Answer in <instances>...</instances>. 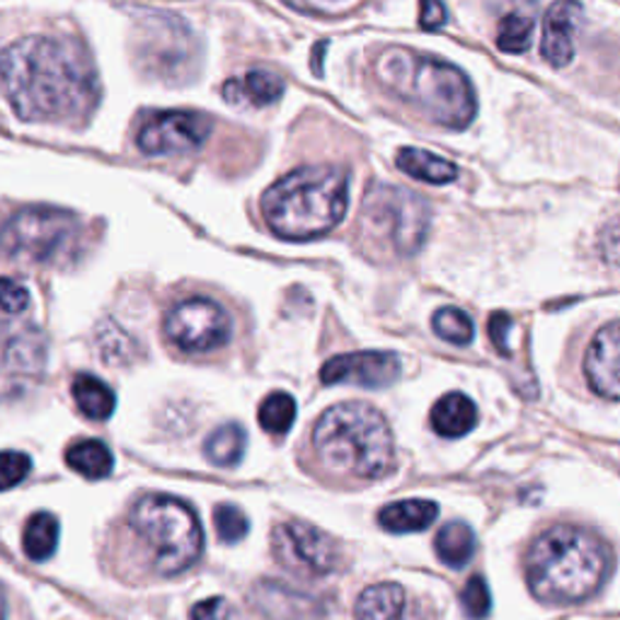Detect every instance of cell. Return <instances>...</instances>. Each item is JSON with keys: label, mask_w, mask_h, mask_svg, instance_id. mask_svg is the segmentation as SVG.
I'll use <instances>...</instances> for the list:
<instances>
[{"label": "cell", "mask_w": 620, "mask_h": 620, "mask_svg": "<svg viewBox=\"0 0 620 620\" xmlns=\"http://www.w3.org/2000/svg\"><path fill=\"white\" fill-rule=\"evenodd\" d=\"M272 552L279 565L303 580H320L342 568V548L323 528L284 522L272 531Z\"/></svg>", "instance_id": "9c48e42d"}, {"label": "cell", "mask_w": 620, "mask_h": 620, "mask_svg": "<svg viewBox=\"0 0 620 620\" xmlns=\"http://www.w3.org/2000/svg\"><path fill=\"white\" fill-rule=\"evenodd\" d=\"M5 618H8V606H5L3 589H0V620H5Z\"/></svg>", "instance_id": "8d00e7d4"}, {"label": "cell", "mask_w": 620, "mask_h": 620, "mask_svg": "<svg viewBox=\"0 0 620 620\" xmlns=\"http://www.w3.org/2000/svg\"><path fill=\"white\" fill-rule=\"evenodd\" d=\"M460 606H464V613L470 620H484L490 616L492 611L490 586L480 574H472V577L466 582L464 594H460Z\"/></svg>", "instance_id": "f546056e"}, {"label": "cell", "mask_w": 620, "mask_h": 620, "mask_svg": "<svg viewBox=\"0 0 620 620\" xmlns=\"http://www.w3.org/2000/svg\"><path fill=\"white\" fill-rule=\"evenodd\" d=\"M286 5L313 15H344L364 3V0H284Z\"/></svg>", "instance_id": "1f68e13d"}, {"label": "cell", "mask_w": 620, "mask_h": 620, "mask_svg": "<svg viewBox=\"0 0 620 620\" xmlns=\"http://www.w3.org/2000/svg\"><path fill=\"white\" fill-rule=\"evenodd\" d=\"M434 332L442 337V340L456 344V347H466L470 344L472 335H476V328H472V320L460 308H442L434 313Z\"/></svg>", "instance_id": "83f0119b"}, {"label": "cell", "mask_w": 620, "mask_h": 620, "mask_svg": "<svg viewBox=\"0 0 620 620\" xmlns=\"http://www.w3.org/2000/svg\"><path fill=\"white\" fill-rule=\"evenodd\" d=\"M446 22V8L442 0H420V25L424 30H438Z\"/></svg>", "instance_id": "d590c367"}, {"label": "cell", "mask_w": 620, "mask_h": 620, "mask_svg": "<svg viewBox=\"0 0 620 620\" xmlns=\"http://www.w3.org/2000/svg\"><path fill=\"white\" fill-rule=\"evenodd\" d=\"M408 596L396 582H381L359 594L354 606L356 620H402Z\"/></svg>", "instance_id": "d6986e66"}, {"label": "cell", "mask_w": 620, "mask_h": 620, "mask_svg": "<svg viewBox=\"0 0 620 620\" xmlns=\"http://www.w3.org/2000/svg\"><path fill=\"white\" fill-rule=\"evenodd\" d=\"M611 550L589 528L560 524L540 534L526 552V582L538 601L582 604L601 589Z\"/></svg>", "instance_id": "7a4b0ae2"}, {"label": "cell", "mask_w": 620, "mask_h": 620, "mask_svg": "<svg viewBox=\"0 0 620 620\" xmlns=\"http://www.w3.org/2000/svg\"><path fill=\"white\" fill-rule=\"evenodd\" d=\"M165 335L183 352H213L233 335V320L217 301L187 299L167 313Z\"/></svg>", "instance_id": "30bf717a"}, {"label": "cell", "mask_w": 620, "mask_h": 620, "mask_svg": "<svg viewBox=\"0 0 620 620\" xmlns=\"http://www.w3.org/2000/svg\"><path fill=\"white\" fill-rule=\"evenodd\" d=\"M81 221L66 209L30 207L0 225V253L30 265H54L71 255Z\"/></svg>", "instance_id": "ba28073f"}, {"label": "cell", "mask_w": 620, "mask_h": 620, "mask_svg": "<svg viewBox=\"0 0 620 620\" xmlns=\"http://www.w3.org/2000/svg\"><path fill=\"white\" fill-rule=\"evenodd\" d=\"M191 620H235V613L229 601L217 596V599L199 601L191 608Z\"/></svg>", "instance_id": "e575fe53"}, {"label": "cell", "mask_w": 620, "mask_h": 620, "mask_svg": "<svg viewBox=\"0 0 620 620\" xmlns=\"http://www.w3.org/2000/svg\"><path fill=\"white\" fill-rule=\"evenodd\" d=\"M284 95V81L272 71L253 69L243 78H233L223 85V97L233 105H255V107H269L274 105Z\"/></svg>", "instance_id": "2e32d148"}, {"label": "cell", "mask_w": 620, "mask_h": 620, "mask_svg": "<svg viewBox=\"0 0 620 620\" xmlns=\"http://www.w3.org/2000/svg\"><path fill=\"white\" fill-rule=\"evenodd\" d=\"M434 548L444 565L460 570L476 555V534H472V528L464 522H451L436 534Z\"/></svg>", "instance_id": "7402d4cb"}, {"label": "cell", "mask_w": 620, "mask_h": 620, "mask_svg": "<svg viewBox=\"0 0 620 620\" xmlns=\"http://www.w3.org/2000/svg\"><path fill=\"white\" fill-rule=\"evenodd\" d=\"M512 330H514V323L506 313H494L490 318L488 332H490V340H492L494 349H498L500 354H506V356L512 354V344H510Z\"/></svg>", "instance_id": "836d02e7"}, {"label": "cell", "mask_w": 620, "mask_h": 620, "mask_svg": "<svg viewBox=\"0 0 620 620\" xmlns=\"http://www.w3.org/2000/svg\"><path fill=\"white\" fill-rule=\"evenodd\" d=\"M131 528L153 552V565L163 577L189 570L204 550V531L197 514L171 494H145L131 510Z\"/></svg>", "instance_id": "8992f818"}, {"label": "cell", "mask_w": 620, "mask_h": 620, "mask_svg": "<svg viewBox=\"0 0 620 620\" xmlns=\"http://www.w3.org/2000/svg\"><path fill=\"white\" fill-rule=\"evenodd\" d=\"M32 460L22 451H0V492L13 490L30 476Z\"/></svg>", "instance_id": "4dcf8cb0"}, {"label": "cell", "mask_w": 620, "mask_h": 620, "mask_svg": "<svg viewBox=\"0 0 620 620\" xmlns=\"http://www.w3.org/2000/svg\"><path fill=\"white\" fill-rule=\"evenodd\" d=\"M438 518V504L430 500H408L383 506L378 524L388 534H420Z\"/></svg>", "instance_id": "ac0fdd59"}, {"label": "cell", "mask_w": 620, "mask_h": 620, "mask_svg": "<svg viewBox=\"0 0 620 620\" xmlns=\"http://www.w3.org/2000/svg\"><path fill=\"white\" fill-rule=\"evenodd\" d=\"M402 374L400 356L393 352H354L330 359L320 369V381L325 386H349L381 390L396 383Z\"/></svg>", "instance_id": "7c38bea8"}, {"label": "cell", "mask_w": 620, "mask_h": 620, "mask_svg": "<svg viewBox=\"0 0 620 620\" xmlns=\"http://www.w3.org/2000/svg\"><path fill=\"white\" fill-rule=\"evenodd\" d=\"M0 85L25 121L75 124L100 100L93 59L69 37L32 35L0 51Z\"/></svg>", "instance_id": "6da1fadb"}, {"label": "cell", "mask_w": 620, "mask_h": 620, "mask_svg": "<svg viewBox=\"0 0 620 620\" xmlns=\"http://www.w3.org/2000/svg\"><path fill=\"white\" fill-rule=\"evenodd\" d=\"M313 448L325 466L356 480H378L396 464V438L374 405L340 402L320 414Z\"/></svg>", "instance_id": "5b68a950"}, {"label": "cell", "mask_w": 620, "mask_h": 620, "mask_svg": "<svg viewBox=\"0 0 620 620\" xmlns=\"http://www.w3.org/2000/svg\"><path fill=\"white\" fill-rule=\"evenodd\" d=\"M430 420L438 436L458 438L476 430L478 408L464 393H448V396L436 400Z\"/></svg>", "instance_id": "e0dca14e"}, {"label": "cell", "mask_w": 620, "mask_h": 620, "mask_svg": "<svg viewBox=\"0 0 620 620\" xmlns=\"http://www.w3.org/2000/svg\"><path fill=\"white\" fill-rule=\"evenodd\" d=\"M349 207V173L340 165H308L265 191L262 217L279 238L313 241L342 223Z\"/></svg>", "instance_id": "277c9868"}, {"label": "cell", "mask_w": 620, "mask_h": 620, "mask_svg": "<svg viewBox=\"0 0 620 620\" xmlns=\"http://www.w3.org/2000/svg\"><path fill=\"white\" fill-rule=\"evenodd\" d=\"M56 546H59V522H56V516L49 512L32 514L25 524V531H22L25 555L35 562H44L54 555Z\"/></svg>", "instance_id": "cb8c5ba5"}, {"label": "cell", "mask_w": 620, "mask_h": 620, "mask_svg": "<svg viewBox=\"0 0 620 620\" xmlns=\"http://www.w3.org/2000/svg\"><path fill=\"white\" fill-rule=\"evenodd\" d=\"M584 10L577 0H558L543 17L540 54L552 69H565L574 59V37L582 27Z\"/></svg>", "instance_id": "4fadbf2b"}, {"label": "cell", "mask_w": 620, "mask_h": 620, "mask_svg": "<svg viewBox=\"0 0 620 620\" xmlns=\"http://www.w3.org/2000/svg\"><path fill=\"white\" fill-rule=\"evenodd\" d=\"M213 526L223 543H238L250 531V522H247L245 512L235 504H219L213 510Z\"/></svg>", "instance_id": "f1b7e54d"}, {"label": "cell", "mask_w": 620, "mask_h": 620, "mask_svg": "<svg viewBox=\"0 0 620 620\" xmlns=\"http://www.w3.org/2000/svg\"><path fill=\"white\" fill-rule=\"evenodd\" d=\"M66 464L87 480H103L115 468V456L97 438H85V442H78L66 451Z\"/></svg>", "instance_id": "603a6c76"}, {"label": "cell", "mask_w": 620, "mask_h": 620, "mask_svg": "<svg viewBox=\"0 0 620 620\" xmlns=\"http://www.w3.org/2000/svg\"><path fill=\"white\" fill-rule=\"evenodd\" d=\"M374 73L400 103L438 127L466 129L478 115V97L464 71L432 54L393 47L383 51Z\"/></svg>", "instance_id": "3957f363"}, {"label": "cell", "mask_w": 620, "mask_h": 620, "mask_svg": "<svg viewBox=\"0 0 620 620\" xmlns=\"http://www.w3.org/2000/svg\"><path fill=\"white\" fill-rule=\"evenodd\" d=\"M27 306H30V291L17 284L15 279L0 277V308L10 315H15L27 311Z\"/></svg>", "instance_id": "d6a6232c"}, {"label": "cell", "mask_w": 620, "mask_h": 620, "mask_svg": "<svg viewBox=\"0 0 620 620\" xmlns=\"http://www.w3.org/2000/svg\"><path fill=\"white\" fill-rule=\"evenodd\" d=\"M359 223L366 243L381 245L388 255L410 257L420 253L430 233V207L412 189L376 185L364 197Z\"/></svg>", "instance_id": "52a82bcc"}, {"label": "cell", "mask_w": 620, "mask_h": 620, "mask_svg": "<svg viewBox=\"0 0 620 620\" xmlns=\"http://www.w3.org/2000/svg\"><path fill=\"white\" fill-rule=\"evenodd\" d=\"M44 337L35 328H22L5 342L3 356H0V376L10 383L42 374L44 369Z\"/></svg>", "instance_id": "9a60e30c"}, {"label": "cell", "mask_w": 620, "mask_h": 620, "mask_svg": "<svg viewBox=\"0 0 620 620\" xmlns=\"http://www.w3.org/2000/svg\"><path fill=\"white\" fill-rule=\"evenodd\" d=\"M211 119L199 112H157L141 124L137 143L145 155L189 153L211 137Z\"/></svg>", "instance_id": "8fae6325"}, {"label": "cell", "mask_w": 620, "mask_h": 620, "mask_svg": "<svg viewBox=\"0 0 620 620\" xmlns=\"http://www.w3.org/2000/svg\"><path fill=\"white\" fill-rule=\"evenodd\" d=\"M618 364H620V330L611 320L596 332L584 359V374L596 396L606 400H618Z\"/></svg>", "instance_id": "5bb4252c"}, {"label": "cell", "mask_w": 620, "mask_h": 620, "mask_svg": "<svg viewBox=\"0 0 620 620\" xmlns=\"http://www.w3.org/2000/svg\"><path fill=\"white\" fill-rule=\"evenodd\" d=\"M259 424L267 434H286L291 430L293 420H296V400L289 393H272L259 405Z\"/></svg>", "instance_id": "484cf974"}, {"label": "cell", "mask_w": 620, "mask_h": 620, "mask_svg": "<svg viewBox=\"0 0 620 620\" xmlns=\"http://www.w3.org/2000/svg\"><path fill=\"white\" fill-rule=\"evenodd\" d=\"M398 167L405 175L430 185H448L458 177V167L454 163L422 149H402L398 153Z\"/></svg>", "instance_id": "ffe728a7"}, {"label": "cell", "mask_w": 620, "mask_h": 620, "mask_svg": "<svg viewBox=\"0 0 620 620\" xmlns=\"http://www.w3.org/2000/svg\"><path fill=\"white\" fill-rule=\"evenodd\" d=\"M247 451V434L241 424H223L211 432L204 444V456L209 464L219 468L238 466Z\"/></svg>", "instance_id": "d4e9b609"}, {"label": "cell", "mask_w": 620, "mask_h": 620, "mask_svg": "<svg viewBox=\"0 0 620 620\" xmlns=\"http://www.w3.org/2000/svg\"><path fill=\"white\" fill-rule=\"evenodd\" d=\"M534 39V17L524 13H510L500 22L498 47L506 54H524Z\"/></svg>", "instance_id": "4316f807"}, {"label": "cell", "mask_w": 620, "mask_h": 620, "mask_svg": "<svg viewBox=\"0 0 620 620\" xmlns=\"http://www.w3.org/2000/svg\"><path fill=\"white\" fill-rule=\"evenodd\" d=\"M73 400L78 405V410H81L87 420H95V422H105L112 417L117 408V398L112 388L107 386L105 381H100L97 376H90V374H81L75 376L73 386Z\"/></svg>", "instance_id": "44dd1931"}]
</instances>
